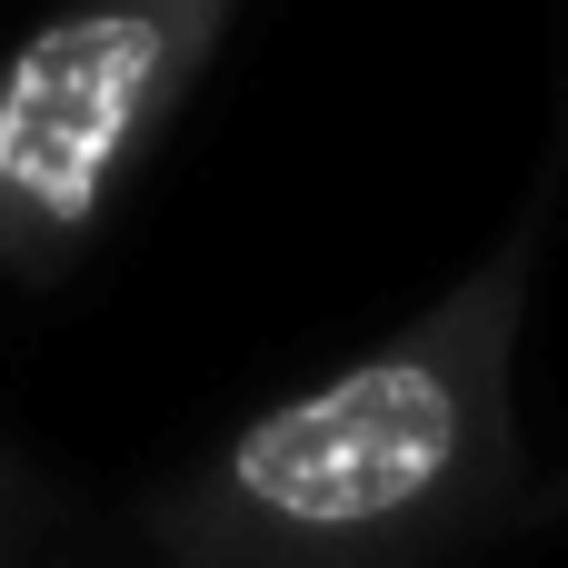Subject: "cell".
Listing matches in <instances>:
<instances>
[{
  "mask_svg": "<svg viewBox=\"0 0 568 568\" xmlns=\"http://www.w3.org/2000/svg\"><path fill=\"white\" fill-rule=\"evenodd\" d=\"M559 170L399 329L230 419L140 499L150 568H449L519 509V359Z\"/></svg>",
  "mask_w": 568,
  "mask_h": 568,
  "instance_id": "cell-1",
  "label": "cell"
},
{
  "mask_svg": "<svg viewBox=\"0 0 568 568\" xmlns=\"http://www.w3.org/2000/svg\"><path fill=\"white\" fill-rule=\"evenodd\" d=\"M250 0H60L0 50V280H60L170 150Z\"/></svg>",
  "mask_w": 568,
  "mask_h": 568,
  "instance_id": "cell-2",
  "label": "cell"
},
{
  "mask_svg": "<svg viewBox=\"0 0 568 568\" xmlns=\"http://www.w3.org/2000/svg\"><path fill=\"white\" fill-rule=\"evenodd\" d=\"M40 539H50V489L20 449H0V568H40Z\"/></svg>",
  "mask_w": 568,
  "mask_h": 568,
  "instance_id": "cell-3",
  "label": "cell"
}]
</instances>
